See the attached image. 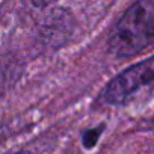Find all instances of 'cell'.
Listing matches in <instances>:
<instances>
[{"mask_svg": "<svg viewBox=\"0 0 154 154\" xmlns=\"http://www.w3.org/2000/svg\"><path fill=\"white\" fill-rule=\"evenodd\" d=\"M154 44V0H140L128 6L109 33V50L130 57Z\"/></svg>", "mask_w": 154, "mask_h": 154, "instance_id": "cell-1", "label": "cell"}, {"mask_svg": "<svg viewBox=\"0 0 154 154\" xmlns=\"http://www.w3.org/2000/svg\"><path fill=\"white\" fill-rule=\"evenodd\" d=\"M15 154H32V152H29V151H18V152H15Z\"/></svg>", "mask_w": 154, "mask_h": 154, "instance_id": "cell-4", "label": "cell"}, {"mask_svg": "<svg viewBox=\"0 0 154 154\" xmlns=\"http://www.w3.org/2000/svg\"><path fill=\"white\" fill-rule=\"evenodd\" d=\"M154 86V56L137 62L107 82L100 98L106 104L119 106L133 98L134 94L145 88Z\"/></svg>", "mask_w": 154, "mask_h": 154, "instance_id": "cell-2", "label": "cell"}, {"mask_svg": "<svg viewBox=\"0 0 154 154\" xmlns=\"http://www.w3.org/2000/svg\"><path fill=\"white\" fill-rule=\"evenodd\" d=\"M103 128H104V125H100V127H94V128H91V130H86V131L83 133V137H82L83 146L88 148V149L94 148V145H97V140H98L100 136H101Z\"/></svg>", "mask_w": 154, "mask_h": 154, "instance_id": "cell-3", "label": "cell"}]
</instances>
